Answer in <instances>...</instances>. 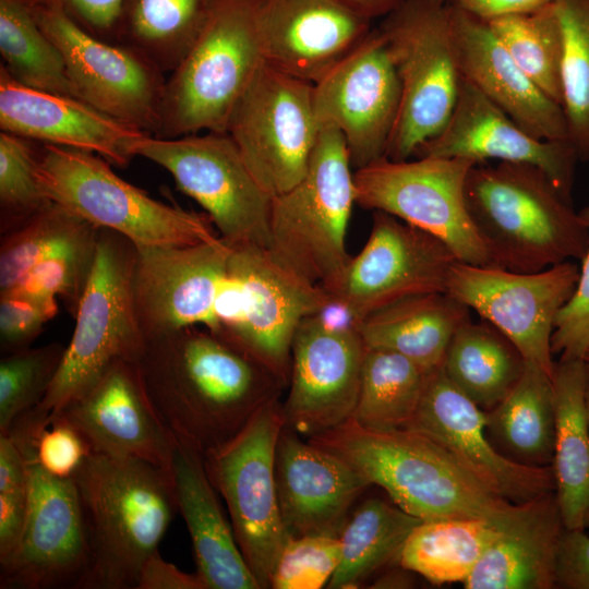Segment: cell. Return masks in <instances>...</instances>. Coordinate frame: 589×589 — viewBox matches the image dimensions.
<instances>
[{"label": "cell", "instance_id": "6da1fadb", "mask_svg": "<svg viewBox=\"0 0 589 589\" xmlns=\"http://www.w3.org/2000/svg\"><path fill=\"white\" fill-rule=\"evenodd\" d=\"M137 365L163 421L202 455L233 438L287 387L262 363L200 326L146 339Z\"/></svg>", "mask_w": 589, "mask_h": 589}, {"label": "cell", "instance_id": "7a4b0ae2", "mask_svg": "<svg viewBox=\"0 0 589 589\" xmlns=\"http://www.w3.org/2000/svg\"><path fill=\"white\" fill-rule=\"evenodd\" d=\"M308 441L347 462L369 485L421 520L504 519L514 503L503 498L444 447L410 430L375 431L353 418Z\"/></svg>", "mask_w": 589, "mask_h": 589}, {"label": "cell", "instance_id": "3957f363", "mask_svg": "<svg viewBox=\"0 0 589 589\" xmlns=\"http://www.w3.org/2000/svg\"><path fill=\"white\" fill-rule=\"evenodd\" d=\"M73 480L89 546L80 589H136L143 565L178 512L170 472L92 452Z\"/></svg>", "mask_w": 589, "mask_h": 589}, {"label": "cell", "instance_id": "277c9868", "mask_svg": "<svg viewBox=\"0 0 589 589\" xmlns=\"http://www.w3.org/2000/svg\"><path fill=\"white\" fill-rule=\"evenodd\" d=\"M465 199L495 267L533 273L584 257L589 228L572 200L540 168L522 163L474 165Z\"/></svg>", "mask_w": 589, "mask_h": 589}, {"label": "cell", "instance_id": "5b68a950", "mask_svg": "<svg viewBox=\"0 0 589 589\" xmlns=\"http://www.w3.org/2000/svg\"><path fill=\"white\" fill-rule=\"evenodd\" d=\"M320 127L305 175L272 197L267 250L284 267L329 291L351 259L346 236L357 202L346 142L336 128Z\"/></svg>", "mask_w": 589, "mask_h": 589}, {"label": "cell", "instance_id": "8992f818", "mask_svg": "<svg viewBox=\"0 0 589 589\" xmlns=\"http://www.w3.org/2000/svg\"><path fill=\"white\" fill-rule=\"evenodd\" d=\"M263 62L257 0H214L196 40L166 80L153 136L226 132L236 104Z\"/></svg>", "mask_w": 589, "mask_h": 589}, {"label": "cell", "instance_id": "52a82bcc", "mask_svg": "<svg viewBox=\"0 0 589 589\" xmlns=\"http://www.w3.org/2000/svg\"><path fill=\"white\" fill-rule=\"evenodd\" d=\"M136 247L99 229L95 262L75 313V327L44 399L27 411L40 428L84 393L117 359L137 362L145 338L136 320L132 273Z\"/></svg>", "mask_w": 589, "mask_h": 589}, {"label": "cell", "instance_id": "ba28073f", "mask_svg": "<svg viewBox=\"0 0 589 589\" xmlns=\"http://www.w3.org/2000/svg\"><path fill=\"white\" fill-rule=\"evenodd\" d=\"M36 175L51 202L98 228L124 236L135 247L187 245L219 237L206 214L151 197L117 176L97 154L43 144Z\"/></svg>", "mask_w": 589, "mask_h": 589}, {"label": "cell", "instance_id": "9c48e42d", "mask_svg": "<svg viewBox=\"0 0 589 589\" xmlns=\"http://www.w3.org/2000/svg\"><path fill=\"white\" fill-rule=\"evenodd\" d=\"M230 245L212 333L262 363L288 386L296 332L330 294L284 267L267 248Z\"/></svg>", "mask_w": 589, "mask_h": 589}, {"label": "cell", "instance_id": "30bf717a", "mask_svg": "<svg viewBox=\"0 0 589 589\" xmlns=\"http://www.w3.org/2000/svg\"><path fill=\"white\" fill-rule=\"evenodd\" d=\"M401 84L386 157L406 160L448 122L461 84L446 0H405L378 26Z\"/></svg>", "mask_w": 589, "mask_h": 589}, {"label": "cell", "instance_id": "8fae6325", "mask_svg": "<svg viewBox=\"0 0 589 589\" xmlns=\"http://www.w3.org/2000/svg\"><path fill=\"white\" fill-rule=\"evenodd\" d=\"M285 426L283 404L262 407L230 441L203 455L223 496L239 549L260 589L271 588L276 562L290 539L275 481V453Z\"/></svg>", "mask_w": 589, "mask_h": 589}, {"label": "cell", "instance_id": "7c38bea8", "mask_svg": "<svg viewBox=\"0 0 589 589\" xmlns=\"http://www.w3.org/2000/svg\"><path fill=\"white\" fill-rule=\"evenodd\" d=\"M134 154L165 168L177 187L205 209L228 243L268 247L272 196L228 133L146 134Z\"/></svg>", "mask_w": 589, "mask_h": 589}, {"label": "cell", "instance_id": "4fadbf2b", "mask_svg": "<svg viewBox=\"0 0 589 589\" xmlns=\"http://www.w3.org/2000/svg\"><path fill=\"white\" fill-rule=\"evenodd\" d=\"M474 165L465 158L384 157L354 170L356 202L437 237L460 262L494 266L466 205V181Z\"/></svg>", "mask_w": 589, "mask_h": 589}, {"label": "cell", "instance_id": "5bb4252c", "mask_svg": "<svg viewBox=\"0 0 589 589\" xmlns=\"http://www.w3.org/2000/svg\"><path fill=\"white\" fill-rule=\"evenodd\" d=\"M320 129L313 84L263 62L236 104L226 133L274 197L305 175Z\"/></svg>", "mask_w": 589, "mask_h": 589}, {"label": "cell", "instance_id": "9a60e30c", "mask_svg": "<svg viewBox=\"0 0 589 589\" xmlns=\"http://www.w3.org/2000/svg\"><path fill=\"white\" fill-rule=\"evenodd\" d=\"M58 47L77 98L104 113L155 135L166 74L137 51L103 40L79 26L60 0H26Z\"/></svg>", "mask_w": 589, "mask_h": 589}, {"label": "cell", "instance_id": "2e32d148", "mask_svg": "<svg viewBox=\"0 0 589 589\" xmlns=\"http://www.w3.org/2000/svg\"><path fill=\"white\" fill-rule=\"evenodd\" d=\"M578 277L579 267L572 261L533 273L457 261L450 269L447 292L502 332L526 361L553 377L554 323Z\"/></svg>", "mask_w": 589, "mask_h": 589}, {"label": "cell", "instance_id": "e0dca14e", "mask_svg": "<svg viewBox=\"0 0 589 589\" xmlns=\"http://www.w3.org/2000/svg\"><path fill=\"white\" fill-rule=\"evenodd\" d=\"M12 438L27 462L28 502L19 543L0 562V588L80 589L89 564V546L77 486L73 478L46 472L29 443Z\"/></svg>", "mask_w": 589, "mask_h": 589}, {"label": "cell", "instance_id": "ac0fdd59", "mask_svg": "<svg viewBox=\"0 0 589 589\" xmlns=\"http://www.w3.org/2000/svg\"><path fill=\"white\" fill-rule=\"evenodd\" d=\"M457 261L437 237L390 214L373 211L365 245L351 256L328 292L361 322L401 299L447 292L450 269Z\"/></svg>", "mask_w": 589, "mask_h": 589}, {"label": "cell", "instance_id": "d6986e66", "mask_svg": "<svg viewBox=\"0 0 589 589\" xmlns=\"http://www.w3.org/2000/svg\"><path fill=\"white\" fill-rule=\"evenodd\" d=\"M313 104L320 125L341 133L354 170L386 157L400 111L401 84L378 27L313 84Z\"/></svg>", "mask_w": 589, "mask_h": 589}, {"label": "cell", "instance_id": "ffe728a7", "mask_svg": "<svg viewBox=\"0 0 589 589\" xmlns=\"http://www.w3.org/2000/svg\"><path fill=\"white\" fill-rule=\"evenodd\" d=\"M231 249L220 236L195 244L136 247L132 297L145 340L190 326L214 329Z\"/></svg>", "mask_w": 589, "mask_h": 589}, {"label": "cell", "instance_id": "44dd1931", "mask_svg": "<svg viewBox=\"0 0 589 589\" xmlns=\"http://www.w3.org/2000/svg\"><path fill=\"white\" fill-rule=\"evenodd\" d=\"M365 346L358 330H336L315 315L302 321L291 347L285 426L305 438L352 418Z\"/></svg>", "mask_w": 589, "mask_h": 589}, {"label": "cell", "instance_id": "7402d4cb", "mask_svg": "<svg viewBox=\"0 0 589 589\" xmlns=\"http://www.w3.org/2000/svg\"><path fill=\"white\" fill-rule=\"evenodd\" d=\"M406 429L431 438L510 503L554 492L552 466L533 467L503 455L486 432V413L445 375L429 372L417 411Z\"/></svg>", "mask_w": 589, "mask_h": 589}, {"label": "cell", "instance_id": "603a6c76", "mask_svg": "<svg viewBox=\"0 0 589 589\" xmlns=\"http://www.w3.org/2000/svg\"><path fill=\"white\" fill-rule=\"evenodd\" d=\"M58 414L93 453L141 459L170 472L177 438L152 402L137 362L115 360Z\"/></svg>", "mask_w": 589, "mask_h": 589}, {"label": "cell", "instance_id": "cb8c5ba5", "mask_svg": "<svg viewBox=\"0 0 589 589\" xmlns=\"http://www.w3.org/2000/svg\"><path fill=\"white\" fill-rule=\"evenodd\" d=\"M416 156L530 164L569 199L579 160L569 142L534 137L464 77L448 122Z\"/></svg>", "mask_w": 589, "mask_h": 589}, {"label": "cell", "instance_id": "d4e9b609", "mask_svg": "<svg viewBox=\"0 0 589 589\" xmlns=\"http://www.w3.org/2000/svg\"><path fill=\"white\" fill-rule=\"evenodd\" d=\"M257 23L264 62L311 84L373 29L371 21L336 0H257Z\"/></svg>", "mask_w": 589, "mask_h": 589}, {"label": "cell", "instance_id": "484cf974", "mask_svg": "<svg viewBox=\"0 0 589 589\" xmlns=\"http://www.w3.org/2000/svg\"><path fill=\"white\" fill-rule=\"evenodd\" d=\"M275 481L290 538L338 537L351 506L370 486L338 456L286 426L276 446Z\"/></svg>", "mask_w": 589, "mask_h": 589}, {"label": "cell", "instance_id": "4316f807", "mask_svg": "<svg viewBox=\"0 0 589 589\" xmlns=\"http://www.w3.org/2000/svg\"><path fill=\"white\" fill-rule=\"evenodd\" d=\"M0 129L31 141L87 151L124 167L147 133L65 95L27 87L0 65Z\"/></svg>", "mask_w": 589, "mask_h": 589}, {"label": "cell", "instance_id": "83f0119b", "mask_svg": "<svg viewBox=\"0 0 589 589\" xmlns=\"http://www.w3.org/2000/svg\"><path fill=\"white\" fill-rule=\"evenodd\" d=\"M449 12L461 77L534 137L569 142L563 107L517 64L490 24L452 5Z\"/></svg>", "mask_w": 589, "mask_h": 589}, {"label": "cell", "instance_id": "f1b7e54d", "mask_svg": "<svg viewBox=\"0 0 589 589\" xmlns=\"http://www.w3.org/2000/svg\"><path fill=\"white\" fill-rule=\"evenodd\" d=\"M565 529L554 492L514 504L474 569L466 589H553Z\"/></svg>", "mask_w": 589, "mask_h": 589}, {"label": "cell", "instance_id": "f546056e", "mask_svg": "<svg viewBox=\"0 0 589 589\" xmlns=\"http://www.w3.org/2000/svg\"><path fill=\"white\" fill-rule=\"evenodd\" d=\"M178 512L205 589H260L223 513L203 455L177 440L170 469Z\"/></svg>", "mask_w": 589, "mask_h": 589}, {"label": "cell", "instance_id": "4dcf8cb0", "mask_svg": "<svg viewBox=\"0 0 589 589\" xmlns=\"http://www.w3.org/2000/svg\"><path fill=\"white\" fill-rule=\"evenodd\" d=\"M470 320V309L450 293L429 292L369 314L358 332L366 348L399 353L432 371L442 365L454 334Z\"/></svg>", "mask_w": 589, "mask_h": 589}, {"label": "cell", "instance_id": "1f68e13d", "mask_svg": "<svg viewBox=\"0 0 589 589\" xmlns=\"http://www.w3.org/2000/svg\"><path fill=\"white\" fill-rule=\"evenodd\" d=\"M555 437L552 470L555 496L567 529H585L589 510V426L585 360H558L554 376Z\"/></svg>", "mask_w": 589, "mask_h": 589}, {"label": "cell", "instance_id": "d6a6232c", "mask_svg": "<svg viewBox=\"0 0 589 589\" xmlns=\"http://www.w3.org/2000/svg\"><path fill=\"white\" fill-rule=\"evenodd\" d=\"M485 413L488 435L503 455L527 466L552 465L555 398L545 371L526 361L516 385Z\"/></svg>", "mask_w": 589, "mask_h": 589}, {"label": "cell", "instance_id": "836d02e7", "mask_svg": "<svg viewBox=\"0 0 589 589\" xmlns=\"http://www.w3.org/2000/svg\"><path fill=\"white\" fill-rule=\"evenodd\" d=\"M526 360L516 346L484 321L462 324L454 334L442 369L447 378L484 411L516 385Z\"/></svg>", "mask_w": 589, "mask_h": 589}, {"label": "cell", "instance_id": "e575fe53", "mask_svg": "<svg viewBox=\"0 0 589 589\" xmlns=\"http://www.w3.org/2000/svg\"><path fill=\"white\" fill-rule=\"evenodd\" d=\"M214 0H123L116 43L171 73L209 16Z\"/></svg>", "mask_w": 589, "mask_h": 589}, {"label": "cell", "instance_id": "d590c367", "mask_svg": "<svg viewBox=\"0 0 589 589\" xmlns=\"http://www.w3.org/2000/svg\"><path fill=\"white\" fill-rule=\"evenodd\" d=\"M498 524L482 518L422 520L405 541L397 561L436 586L464 582L493 540Z\"/></svg>", "mask_w": 589, "mask_h": 589}, {"label": "cell", "instance_id": "8d00e7d4", "mask_svg": "<svg viewBox=\"0 0 589 589\" xmlns=\"http://www.w3.org/2000/svg\"><path fill=\"white\" fill-rule=\"evenodd\" d=\"M421 521L397 505L380 498L365 500L348 517L338 536L341 557L327 587H359L374 572L398 558L405 541Z\"/></svg>", "mask_w": 589, "mask_h": 589}, {"label": "cell", "instance_id": "74e56055", "mask_svg": "<svg viewBox=\"0 0 589 589\" xmlns=\"http://www.w3.org/2000/svg\"><path fill=\"white\" fill-rule=\"evenodd\" d=\"M429 372L399 353L365 347L353 420L375 431L406 429Z\"/></svg>", "mask_w": 589, "mask_h": 589}, {"label": "cell", "instance_id": "f35d334b", "mask_svg": "<svg viewBox=\"0 0 589 589\" xmlns=\"http://www.w3.org/2000/svg\"><path fill=\"white\" fill-rule=\"evenodd\" d=\"M0 53L1 65L20 84L77 98L62 53L26 0H0Z\"/></svg>", "mask_w": 589, "mask_h": 589}, {"label": "cell", "instance_id": "ab89813d", "mask_svg": "<svg viewBox=\"0 0 589 589\" xmlns=\"http://www.w3.org/2000/svg\"><path fill=\"white\" fill-rule=\"evenodd\" d=\"M488 23L526 74L562 106L564 38L555 2Z\"/></svg>", "mask_w": 589, "mask_h": 589}, {"label": "cell", "instance_id": "60d3db41", "mask_svg": "<svg viewBox=\"0 0 589 589\" xmlns=\"http://www.w3.org/2000/svg\"><path fill=\"white\" fill-rule=\"evenodd\" d=\"M92 226L95 225L50 202L23 225L1 235L0 294L11 291L35 265Z\"/></svg>", "mask_w": 589, "mask_h": 589}, {"label": "cell", "instance_id": "b9f144b4", "mask_svg": "<svg viewBox=\"0 0 589 589\" xmlns=\"http://www.w3.org/2000/svg\"><path fill=\"white\" fill-rule=\"evenodd\" d=\"M564 38L563 110L578 159L589 160V0H554Z\"/></svg>", "mask_w": 589, "mask_h": 589}, {"label": "cell", "instance_id": "7bdbcfd3", "mask_svg": "<svg viewBox=\"0 0 589 589\" xmlns=\"http://www.w3.org/2000/svg\"><path fill=\"white\" fill-rule=\"evenodd\" d=\"M65 347L52 342L5 354L0 361V435L45 397L64 356Z\"/></svg>", "mask_w": 589, "mask_h": 589}, {"label": "cell", "instance_id": "ee69618b", "mask_svg": "<svg viewBox=\"0 0 589 589\" xmlns=\"http://www.w3.org/2000/svg\"><path fill=\"white\" fill-rule=\"evenodd\" d=\"M38 149L31 140L0 133L1 235L23 225L51 201L36 175Z\"/></svg>", "mask_w": 589, "mask_h": 589}, {"label": "cell", "instance_id": "f6af8a7d", "mask_svg": "<svg viewBox=\"0 0 589 589\" xmlns=\"http://www.w3.org/2000/svg\"><path fill=\"white\" fill-rule=\"evenodd\" d=\"M341 557L338 537L313 534L290 538L271 579L273 589H321L327 586Z\"/></svg>", "mask_w": 589, "mask_h": 589}, {"label": "cell", "instance_id": "bcb514c9", "mask_svg": "<svg viewBox=\"0 0 589 589\" xmlns=\"http://www.w3.org/2000/svg\"><path fill=\"white\" fill-rule=\"evenodd\" d=\"M8 434L27 441L39 466L61 479H72L92 453L84 436L61 414L50 417L39 429L16 420Z\"/></svg>", "mask_w": 589, "mask_h": 589}, {"label": "cell", "instance_id": "7dc6e473", "mask_svg": "<svg viewBox=\"0 0 589 589\" xmlns=\"http://www.w3.org/2000/svg\"><path fill=\"white\" fill-rule=\"evenodd\" d=\"M28 502L26 459L10 435H0V562L21 538Z\"/></svg>", "mask_w": 589, "mask_h": 589}, {"label": "cell", "instance_id": "c3c4849f", "mask_svg": "<svg viewBox=\"0 0 589 589\" xmlns=\"http://www.w3.org/2000/svg\"><path fill=\"white\" fill-rule=\"evenodd\" d=\"M579 214L589 228V206ZM551 347L561 360H585L589 351V248L581 259L576 288L555 318Z\"/></svg>", "mask_w": 589, "mask_h": 589}, {"label": "cell", "instance_id": "681fc988", "mask_svg": "<svg viewBox=\"0 0 589 589\" xmlns=\"http://www.w3.org/2000/svg\"><path fill=\"white\" fill-rule=\"evenodd\" d=\"M58 309L57 300L22 294L0 296L1 351L10 354L29 348Z\"/></svg>", "mask_w": 589, "mask_h": 589}, {"label": "cell", "instance_id": "f907efd6", "mask_svg": "<svg viewBox=\"0 0 589 589\" xmlns=\"http://www.w3.org/2000/svg\"><path fill=\"white\" fill-rule=\"evenodd\" d=\"M555 588L589 589V536L586 529L563 530L556 556Z\"/></svg>", "mask_w": 589, "mask_h": 589}, {"label": "cell", "instance_id": "816d5d0a", "mask_svg": "<svg viewBox=\"0 0 589 589\" xmlns=\"http://www.w3.org/2000/svg\"><path fill=\"white\" fill-rule=\"evenodd\" d=\"M65 13L97 38L116 43L123 0H60Z\"/></svg>", "mask_w": 589, "mask_h": 589}, {"label": "cell", "instance_id": "f5cc1de1", "mask_svg": "<svg viewBox=\"0 0 589 589\" xmlns=\"http://www.w3.org/2000/svg\"><path fill=\"white\" fill-rule=\"evenodd\" d=\"M136 589H205L200 576L184 573L155 552L143 565Z\"/></svg>", "mask_w": 589, "mask_h": 589}, {"label": "cell", "instance_id": "db71d44e", "mask_svg": "<svg viewBox=\"0 0 589 589\" xmlns=\"http://www.w3.org/2000/svg\"><path fill=\"white\" fill-rule=\"evenodd\" d=\"M456 9L490 22L507 15L527 13L545 7L554 0H446Z\"/></svg>", "mask_w": 589, "mask_h": 589}, {"label": "cell", "instance_id": "11a10c76", "mask_svg": "<svg viewBox=\"0 0 589 589\" xmlns=\"http://www.w3.org/2000/svg\"><path fill=\"white\" fill-rule=\"evenodd\" d=\"M341 5L371 22L378 17H385L405 0H336Z\"/></svg>", "mask_w": 589, "mask_h": 589}, {"label": "cell", "instance_id": "9f6ffc18", "mask_svg": "<svg viewBox=\"0 0 589 589\" xmlns=\"http://www.w3.org/2000/svg\"><path fill=\"white\" fill-rule=\"evenodd\" d=\"M409 570L402 568V572H392L380 577L374 584L373 588H409L412 586L413 580L409 576Z\"/></svg>", "mask_w": 589, "mask_h": 589}, {"label": "cell", "instance_id": "6f0895ef", "mask_svg": "<svg viewBox=\"0 0 589 589\" xmlns=\"http://www.w3.org/2000/svg\"><path fill=\"white\" fill-rule=\"evenodd\" d=\"M584 401L587 422L589 426V360H585V389H584Z\"/></svg>", "mask_w": 589, "mask_h": 589}, {"label": "cell", "instance_id": "680465c9", "mask_svg": "<svg viewBox=\"0 0 589 589\" xmlns=\"http://www.w3.org/2000/svg\"><path fill=\"white\" fill-rule=\"evenodd\" d=\"M585 529H589V510L586 515V518H585Z\"/></svg>", "mask_w": 589, "mask_h": 589}, {"label": "cell", "instance_id": "91938a15", "mask_svg": "<svg viewBox=\"0 0 589 589\" xmlns=\"http://www.w3.org/2000/svg\"><path fill=\"white\" fill-rule=\"evenodd\" d=\"M585 360H589V351L587 352Z\"/></svg>", "mask_w": 589, "mask_h": 589}]
</instances>
